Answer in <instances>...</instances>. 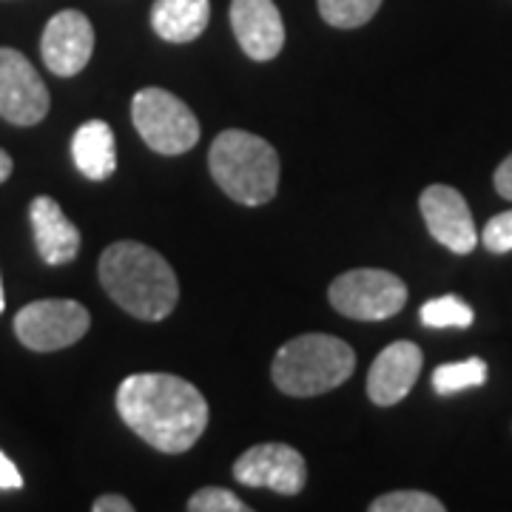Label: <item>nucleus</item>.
Masks as SVG:
<instances>
[{
  "label": "nucleus",
  "mask_w": 512,
  "mask_h": 512,
  "mask_svg": "<svg viewBox=\"0 0 512 512\" xmlns=\"http://www.w3.org/2000/svg\"><path fill=\"white\" fill-rule=\"evenodd\" d=\"M328 296L330 305L348 319L382 322L407 305V285L382 268H356L336 276Z\"/></svg>",
  "instance_id": "nucleus-6"
},
{
  "label": "nucleus",
  "mask_w": 512,
  "mask_h": 512,
  "mask_svg": "<svg viewBox=\"0 0 512 512\" xmlns=\"http://www.w3.org/2000/svg\"><path fill=\"white\" fill-rule=\"evenodd\" d=\"M484 382H487V365L478 356L464 359V362H453V365H441L433 373V387L441 396H450V393L467 390V387H478Z\"/></svg>",
  "instance_id": "nucleus-17"
},
{
  "label": "nucleus",
  "mask_w": 512,
  "mask_h": 512,
  "mask_svg": "<svg viewBox=\"0 0 512 512\" xmlns=\"http://www.w3.org/2000/svg\"><path fill=\"white\" fill-rule=\"evenodd\" d=\"M234 476L245 487H268L279 495L302 493L308 481V464L291 444H256L234 464Z\"/></svg>",
  "instance_id": "nucleus-9"
},
{
  "label": "nucleus",
  "mask_w": 512,
  "mask_h": 512,
  "mask_svg": "<svg viewBox=\"0 0 512 512\" xmlns=\"http://www.w3.org/2000/svg\"><path fill=\"white\" fill-rule=\"evenodd\" d=\"M211 0H154L151 29L168 43H191L208 29Z\"/></svg>",
  "instance_id": "nucleus-16"
},
{
  "label": "nucleus",
  "mask_w": 512,
  "mask_h": 512,
  "mask_svg": "<svg viewBox=\"0 0 512 512\" xmlns=\"http://www.w3.org/2000/svg\"><path fill=\"white\" fill-rule=\"evenodd\" d=\"M231 26L242 52L251 60H274L285 46V23L274 0H234Z\"/></svg>",
  "instance_id": "nucleus-13"
},
{
  "label": "nucleus",
  "mask_w": 512,
  "mask_h": 512,
  "mask_svg": "<svg viewBox=\"0 0 512 512\" xmlns=\"http://www.w3.org/2000/svg\"><path fill=\"white\" fill-rule=\"evenodd\" d=\"M92 325L89 311L74 299H40L15 316V333L29 350L52 353L72 348Z\"/></svg>",
  "instance_id": "nucleus-7"
},
{
  "label": "nucleus",
  "mask_w": 512,
  "mask_h": 512,
  "mask_svg": "<svg viewBox=\"0 0 512 512\" xmlns=\"http://www.w3.org/2000/svg\"><path fill=\"white\" fill-rule=\"evenodd\" d=\"M493 183H495V191H498L504 200L512 202V154L504 160V163L498 165V168H495Z\"/></svg>",
  "instance_id": "nucleus-24"
},
{
  "label": "nucleus",
  "mask_w": 512,
  "mask_h": 512,
  "mask_svg": "<svg viewBox=\"0 0 512 512\" xmlns=\"http://www.w3.org/2000/svg\"><path fill=\"white\" fill-rule=\"evenodd\" d=\"M188 510L191 512H248L251 507L242 504L237 495L225 487H202L197 493L191 495L188 501Z\"/></svg>",
  "instance_id": "nucleus-21"
},
{
  "label": "nucleus",
  "mask_w": 512,
  "mask_h": 512,
  "mask_svg": "<svg viewBox=\"0 0 512 512\" xmlns=\"http://www.w3.org/2000/svg\"><path fill=\"white\" fill-rule=\"evenodd\" d=\"M29 217H32V228H35L37 254L46 265H55V268L69 265L74 256L80 254V228L63 214L60 202L46 194L35 197Z\"/></svg>",
  "instance_id": "nucleus-14"
},
{
  "label": "nucleus",
  "mask_w": 512,
  "mask_h": 512,
  "mask_svg": "<svg viewBox=\"0 0 512 512\" xmlns=\"http://www.w3.org/2000/svg\"><path fill=\"white\" fill-rule=\"evenodd\" d=\"M49 106V89L29 57L18 49H0V117L12 126H37Z\"/></svg>",
  "instance_id": "nucleus-8"
},
{
  "label": "nucleus",
  "mask_w": 512,
  "mask_h": 512,
  "mask_svg": "<svg viewBox=\"0 0 512 512\" xmlns=\"http://www.w3.org/2000/svg\"><path fill=\"white\" fill-rule=\"evenodd\" d=\"M370 512H444V504L421 490H399L370 501Z\"/></svg>",
  "instance_id": "nucleus-20"
},
{
  "label": "nucleus",
  "mask_w": 512,
  "mask_h": 512,
  "mask_svg": "<svg viewBox=\"0 0 512 512\" xmlns=\"http://www.w3.org/2000/svg\"><path fill=\"white\" fill-rule=\"evenodd\" d=\"M12 168H15V163H12V157L0 148V183H6L9 177H12Z\"/></svg>",
  "instance_id": "nucleus-26"
},
{
  "label": "nucleus",
  "mask_w": 512,
  "mask_h": 512,
  "mask_svg": "<svg viewBox=\"0 0 512 512\" xmlns=\"http://www.w3.org/2000/svg\"><path fill=\"white\" fill-rule=\"evenodd\" d=\"M356 370V353L348 342L328 333H305L285 342L276 353L271 376L288 396H322L345 384Z\"/></svg>",
  "instance_id": "nucleus-4"
},
{
  "label": "nucleus",
  "mask_w": 512,
  "mask_h": 512,
  "mask_svg": "<svg viewBox=\"0 0 512 512\" xmlns=\"http://www.w3.org/2000/svg\"><path fill=\"white\" fill-rule=\"evenodd\" d=\"M382 0H319V15L336 29H359L379 12Z\"/></svg>",
  "instance_id": "nucleus-18"
},
{
  "label": "nucleus",
  "mask_w": 512,
  "mask_h": 512,
  "mask_svg": "<svg viewBox=\"0 0 512 512\" xmlns=\"http://www.w3.org/2000/svg\"><path fill=\"white\" fill-rule=\"evenodd\" d=\"M94 512H131L134 504L128 501L126 495H100L92 504Z\"/></svg>",
  "instance_id": "nucleus-25"
},
{
  "label": "nucleus",
  "mask_w": 512,
  "mask_h": 512,
  "mask_svg": "<svg viewBox=\"0 0 512 512\" xmlns=\"http://www.w3.org/2000/svg\"><path fill=\"white\" fill-rule=\"evenodd\" d=\"M481 242L493 254L512 251V211H504V214H498V217L487 222L484 231H481Z\"/></svg>",
  "instance_id": "nucleus-22"
},
{
  "label": "nucleus",
  "mask_w": 512,
  "mask_h": 512,
  "mask_svg": "<svg viewBox=\"0 0 512 512\" xmlns=\"http://www.w3.org/2000/svg\"><path fill=\"white\" fill-rule=\"evenodd\" d=\"M94 52V26L77 9H63L46 23L40 37V55L46 69H52L57 77H74L80 74Z\"/></svg>",
  "instance_id": "nucleus-10"
},
{
  "label": "nucleus",
  "mask_w": 512,
  "mask_h": 512,
  "mask_svg": "<svg viewBox=\"0 0 512 512\" xmlns=\"http://www.w3.org/2000/svg\"><path fill=\"white\" fill-rule=\"evenodd\" d=\"M419 319L427 328H470L473 308L458 296H439L421 305Z\"/></svg>",
  "instance_id": "nucleus-19"
},
{
  "label": "nucleus",
  "mask_w": 512,
  "mask_h": 512,
  "mask_svg": "<svg viewBox=\"0 0 512 512\" xmlns=\"http://www.w3.org/2000/svg\"><path fill=\"white\" fill-rule=\"evenodd\" d=\"M72 157L77 171L92 180L103 183L117 171V143L114 131L103 120H89L74 131L72 137Z\"/></svg>",
  "instance_id": "nucleus-15"
},
{
  "label": "nucleus",
  "mask_w": 512,
  "mask_h": 512,
  "mask_svg": "<svg viewBox=\"0 0 512 512\" xmlns=\"http://www.w3.org/2000/svg\"><path fill=\"white\" fill-rule=\"evenodd\" d=\"M6 308V296H3V279H0V313Z\"/></svg>",
  "instance_id": "nucleus-27"
},
{
  "label": "nucleus",
  "mask_w": 512,
  "mask_h": 512,
  "mask_svg": "<svg viewBox=\"0 0 512 512\" xmlns=\"http://www.w3.org/2000/svg\"><path fill=\"white\" fill-rule=\"evenodd\" d=\"M100 282L134 319L163 322L177 308L180 285L171 265L143 242H114L100 256Z\"/></svg>",
  "instance_id": "nucleus-2"
},
{
  "label": "nucleus",
  "mask_w": 512,
  "mask_h": 512,
  "mask_svg": "<svg viewBox=\"0 0 512 512\" xmlns=\"http://www.w3.org/2000/svg\"><path fill=\"white\" fill-rule=\"evenodd\" d=\"M117 413L154 450L180 456L208 427V402L171 373H134L117 387Z\"/></svg>",
  "instance_id": "nucleus-1"
},
{
  "label": "nucleus",
  "mask_w": 512,
  "mask_h": 512,
  "mask_svg": "<svg viewBox=\"0 0 512 512\" xmlns=\"http://www.w3.org/2000/svg\"><path fill=\"white\" fill-rule=\"evenodd\" d=\"M208 168L222 191L239 205H265L279 188V154L251 131L228 128L211 143Z\"/></svg>",
  "instance_id": "nucleus-3"
},
{
  "label": "nucleus",
  "mask_w": 512,
  "mask_h": 512,
  "mask_svg": "<svg viewBox=\"0 0 512 512\" xmlns=\"http://www.w3.org/2000/svg\"><path fill=\"white\" fill-rule=\"evenodd\" d=\"M131 123L151 151L177 157L200 143V123L180 97L165 89H140L131 100Z\"/></svg>",
  "instance_id": "nucleus-5"
},
{
  "label": "nucleus",
  "mask_w": 512,
  "mask_h": 512,
  "mask_svg": "<svg viewBox=\"0 0 512 512\" xmlns=\"http://www.w3.org/2000/svg\"><path fill=\"white\" fill-rule=\"evenodd\" d=\"M424 353L416 342H393L376 356L367 373V396L379 407L399 404L419 382Z\"/></svg>",
  "instance_id": "nucleus-12"
},
{
  "label": "nucleus",
  "mask_w": 512,
  "mask_h": 512,
  "mask_svg": "<svg viewBox=\"0 0 512 512\" xmlns=\"http://www.w3.org/2000/svg\"><path fill=\"white\" fill-rule=\"evenodd\" d=\"M20 487H23L20 470L12 464V458L3 456L0 450V490H20Z\"/></svg>",
  "instance_id": "nucleus-23"
},
{
  "label": "nucleus",
  "mask_w": 512,
  "mask_h": 512,
  "mask_svg": "<svg viewBox=\"0 0 512 512\" xmlns=\"http://www.w3.org/2000/svg\"><path fill=\"white\" fill-rule=\"evenodd\" d=\"M421 217L427 222V231L436 242H441L453 254H470L478 245V231L470 205L461 197V191L450 185H430L421 191Z\"/></svg>",
  "instance_id": "nucleus-11"
}]
</instances>
